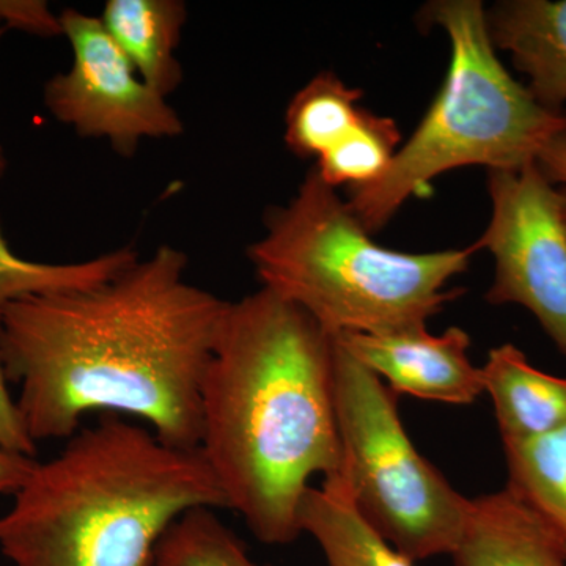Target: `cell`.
Wrapping results in <instances>:
<instances>
[{
    "label": "cell",
    "mask_w": 566,
    "mask_h": 566,
    "mask_svg": "<svg viewBox=\"0 0 566 566\" xmlns=\"http://www.w3.org/2000/svg\"><path fill=\"white\" fill-rule=\"evenodd\" d=\"M186 268L185 253L161 245L103 285L7 305L3 365L36 444L120 416L199 450L205 371L230 303L189 283Z\"/></svg>",
    "instance_id": "1"
},
{
    "label": "cell",
    "mask_w": 566,
    "mask_h": 566,
    "mask_svg": "<svg viewBox=\"0 0 566 566\" xmlns=\"http://www.w3.org/2000/svg\"><path fill=\"white\" fill-rule=\"evenodd\" d=\"M199 452L259 542H294L312 476L342 471L333 335L268 289L230 303L205 371Z\"/></svg>",
    "instance_id": "2"
},
{
    "label": "cell",
    "mask_w": 566,
    "mask_h": 566,
    "mask_svg": "<svg viewBox=\"0 0 566 566\" xmlns=\"http://www.w3.org/2000/svg\"><path fill=\"white\" fill-rule=\"evenodd\" d=\"M196 509L227 510L199 450L102 416L36 463L0 515V554L11 566H155L164 535Z\"/></svg>",
    "instance_id": "3"
},
{
    "label": "cell",
    "mask_w": 566,
    "mask_h": 566,
    "mask_svg": "<svg viewBox=\"0 0 566 566\" xmlns=\"http://www.w3.org/2000/svg\"><path fill=\"white\" fill-rule=\"evenodd\" d=\"M249 260L263 289L311 315L324 333L390 334L427 326L463 290L474 245L430 253L382 248L316 169L296 197L268 214Z\"/></svg>",
    "instance_id": "4"
},
{
    "label": "cell",
    "mask_w": 566,
    "mask_h": 566,
    "mask_svg": "<svg viewBox=\"0 0 566 566\" xmlns=\"http://www.w3.org/2000/svg\"><path fill=\"white\" fill-rule=\"evenodd\" d=\"M424 20L449 35V71L385 175L349 188L348 205L370 233L382 229L406 200L439 175L465 166L523 169L566 132L565 112L545 109L499 61L482 2H434L424 10Z\"/></svg>",
    "instance_id": "5"
},
{
    "label": "cell",
    "mask_w": 566,
    "mask_h": 566,
    "mask_svg": "<svg viewBox=\"0 0 566 566\" xmlns=\"http://www.w3.org/2000/svg\"><path fill=\"white\" fill-rule=\"evenodd\" d=\"M334 392L342 471L360 516L412 562L452 556L469 501L420 455L398 395L334 337Z\"/></svg>",
    "instance_id": "6"
},
{
    "label": "cell",
    "mask_w": 566,
    "mask_h": 566,
    "mask_svg": "<svg viewBox=\"0 0 566 566\" xmlns=\"http://www.w3.org/2000/svg\"><path fill=\"white\" fill-rule=\"evenodd\" d=\"M491 221L474 244L495 259L488 303L527 308L566 357V223L556 186L528 164L490 170Z\"/></svg>",
    "instance_id": "7"
},
{
    "label": "cell",
    "mask_w": 566,
    "mask_h": 566,
    "mask_svg": "<svg viewBox=\"0 0 566 566\" xmlns=\"http://www.w3.org/2000/svg\"><path fill=\"white\" fill-rule=\"evenodd\" d=\"M73 48V66L48 81L44 104L80 136L102 137L122 156H133L142 139L177 137L181 118L148 87L99 18L76 10L59 17Z\"/></svg>",
    "instance_id": "8"
},
{
    "label": "cell",
    "mask_w": 566,
    "mask_h": 566,
    "mask_svg": "<svg viewBox=\"0 0 566 566\" xmlns=\"http://www.w3.org/2000/svg\"><path fill=\"white\" fill-rule=\"evenodd\" d=\"M337 342L395 394L449 405H471L485 394L482 368L469 357L471 337L461 327L441 335L427 326L390 334H340Z\"/></svg>",
    "instance_id": "9"
},
{
    "label": "cell",
    "mask_w": 566,
    "mask_h": 566,
    "mask_svg": "<svg viewBox=\"0 0 566 566\" xmlns=\"http://www.w3.org/2000/svg\"><path fill=\"white\" fill-rule=\"evenodd\" d=\"M455 566H566V543L509 488L469 501Z\"/></svg>",
    "instance_id": "10"
},
{
    "label": "cell",
    "mask_w": 566,
    "mask_h": 566,
    "mask_svg": "<svg viewBox=\"0 0 566 566\" xmlns=\"http://www.w3.org/2000/svg\"><path fill=\"white\" fill-rule=\"evenodd\" d=\"M494 48L509 52L545 109L566 103V0H505L486 11Z\"/></svg>",
    "instance_id": "11"
},
{
    "label": "cell",
    "mask_w": 566,
    "mask_h": 566,
    "mask_svg": "<svg viewBox=\"0 0 566 566\" xmlns=\"http://www.w3.org/2000/svg\"><path fill=\"white\" fill-rule=\"evenodd\" d=\"M482 375L502 442L536 438L566 424V378L538 370L517 346L491 349Z\"/></svg>",
    "instance_id": "12"
},
{
    "label": "cell",
    "mask_w": 566,
    "mask_h": 566,
    "mask_svg": "<svg viewBox=\"0 0 566 566\" xmlns=\"http://www.w3.org/2000/svg\"><path fill=\"white\" fill-rule=\"evenodd\" d=\"M186 18L178 0H109L102 22L140 80L166 98L182 80L177 48Z\"/></svg>",
    "instance_id": "13"
},
{
    "label": "cell",
    "mask_w": 566,
    "mask_h": 566,
    "mask_svg": "<svg viewBox=\"0 0 566 566\" xmlns=\"http://www.w3.org/2000/svg\"><path fill=\"white\" fill-rule=\"evenodd\" d=\"M300 528L315 539L327 566H415L360 516L340 472L308 488Z\"/></svg>",
    "instance_id": "14"
},
{
    "label": "cell",
    "mask_w": 566,
    "mask_h": 566,
    "mask_svg": "<svg viewBox=\"0 0 566 566\" xmlns=\"http://www.w3.org/2000/svg\"><path fill=\"white\" fill-rule=\"evenodd\" d=\"M506 488L566 543V424L523 441H506Z\"/></svg>",
    "instance_id": "15"
},
{
    "label": "cell",
    "mask_w": 566,
    "mask_h": 566,
    "mask_svg": "<svg viewBox=\"0 0 566 566\" xmlns=\"http://www.w3.org/2000/svg\"><path fill=\"white\" fill-rule=\"evenodd\" d=\"M360 98L363 92L348 87L331 71H323L296 93L286 109V147L300 158H319L360 117Z\"/></svg>",
    "instance_id": "16"
},
{
    "label": "cell",
    "mask_w": 566,
    "mask_h": 566,
    "mask_svg": "<svg viewBox=\"0 0 566 566\" xmlns=\"http://www.w3.org/2000/svg\"><path fill=\"white\" fill-rule=\"evenodd\" d=\"M139 260L133 248H122L80 263H40L11 251L0 223V314L7 305L33 294L77 292L117 277Z\"/></svg>",
    "instance_id": "17"
},
{
    "label": "cell",
    "mask_w": 566,
    "mask_h": 566,
    "mask_svg": "<svg viewBox=\"0 0 566 566\" xmlns=\"http://www.w3.org/2000/svg\"><path fill=\"white\" fill-rule=\"evenodd\" d=\"M401 136L392 118L363 111L352 129L316 164V172L331 188L370 185L385 175L400 148Z\"/></svg>",
    "instance_id": "18"
},
{
    "label": "cell",
    "mask_w": 566,
    "mask_h": 566,
    "mask_svg": "<svg viewBox=\"0 0 566 566\" xmlns=\"http://www.w3.org/2000/svg\"><path fill=\"white\" fill-rule=\"evenodd\" d=\"M155 566H260L214 509L182 515L164 535Z\"/></svg>",
    "instance_id": "19"
},
{
    "label": "cell",
    "mask_w": 566,
    "mask_h": 566,
    "mask_svg": "<svg viewBox=\"0 0 566 566\" xmlns=\"http://www.w3.org/2000/svg\"><path fill=\"white\" fill-rule=\"evenodd\" d=\"M36 442L29 434L18 401L11 397L9 378L2 357V322H0V447L20 455L36 458Z\"/></svg>",
    "instance_id": "20"
},
{
    "label": "cell",
    "mask_w": 566,
    "mask_h": 566,
    "mask_svg": "<svg viewBox=\"0 0 566 566\" xmlns=\"http://www.w3.org/2000/svg\"><path fill=\"white\" fill-rule=\"evenodd\" d=\"M9 22V25L24 29L40 35H57L62 33L59 18L48 10L43 2H0V36L6 32L7 25L2 22ZM7 170V159L0 147V180Z\"/></svg>",
    "instance_id": "21"
},
{
    "label": "cell",
    "mask_w": 566,
    "mask_h": 566,
    "mask_svg": "<svg viewBox=\"0 0 566 566\" xmlns=\"http://www.w3.org/2000/svg\"><path fill=\"white\" fill-rule=\"evenodd\" d=\"M536 164L547 180L556 186L566 223V132L547 145Z\"/></svg>",
    "instance_id": "22"
},
{
    "label": "cell",
    "mask_w": 566,
    "mask_h": 566,
    "mask_svg": "<svg viewBox=\"0 0 566 566\" xmlns=\"http://www.w3.org/2000/svg\"><path fill=\"white\" fill-rule=\"evenodd\" d=\"M36 463V458L20 455L0 447V494H17L28 482Z\"/></svg>",
    "instance_id": "23"
}]
</instances>
